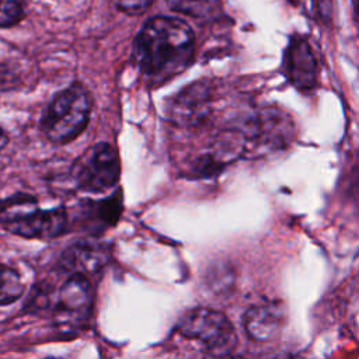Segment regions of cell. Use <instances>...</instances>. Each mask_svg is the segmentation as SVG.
Here are the masks:
<instances>
[{"label": "cell", "instance_id": "cell-10", "mask_svg": "<svg viewBox=\"0 0 359 359\" xmlns=\"http://www.w3.org/2000/svg\"><path fill=\"white\" fill-rule=\"evenodd\" d=\"M111 259L109 247L100 243L80 241L66 248L60 257V265L70 275H83L91 280L100 276Z\"/></svg>", "mask_w": 359, "mask_h": 359}, {"label": "cell", "instance_id": "cell-8", "mask_svg": "<svg viewBox=\"0 0 359 359\" xmlns=\"http://www.w3.org/2000/svg\"><path fill=\"white\" fill-rule=\"evenodd\" d=\"M213 87L209 81L198 80L180 90L168 102L167 118L182 128H198L212 114Z\"/></svg>", "mask_w": 359, "mask_h": 359}, {"label": "cell", "instance_id": "cell-12", "mask_svg": "<svg viewBox=\"0 0 359 359\" xmlns=\"http://www.w3.org/2000/svg\"><path fill=\"white\" fill-rule=\"evenodd\" d=\"M122 212V196L118 191L114 196H109L102 201H88L81 208V220L83 223L95 230V233L102 231L104 229L114 226L119 219Z\"/></svg>", "mask_w": 359, "mask_h": 359}, {"label": "cell", "instance_id": "cell-6", "mask_svg": "<svg viewBox=\"0 0 359 359\" xmlns=\"http://www.w3.org/2000/svg\"><path fill=\"white\" fill-rule=\"evenodd\" d=\"M121 175L119 156L115 147L101 142L88 149L76 163L73 178L80 191L104 194L112 189Z\"/></svg>", "mask_w": 359, "mask_h": 359}, {"label": "cell", "instance_id": "cell-7", "mask_svg": "<svg viewBox=\"0 0 359 359\" xmlns=\"http://www.w3.org/2000/svg\"><path fill=\"white\" fill-rule=\"evenodd\" d=\"M293 122L282 111L266 108L251 116L240 128L244 142L257 150H278L285 147L292 139Z\"/></svg>", "mask_w": 359, "mask_h": 359}, {"label": "cell", "instance_id": "cell-19", "mask_svg": "<svg viewBox=\"0 0 359 359\" xmlns=\"http://www.w3.org/2000/svg\"><path fill=\"white\" fill-rule=\"evenodd\" d=\"M46 359H57V358H46Z\"/></svg>", "mask_w": 359, "mask_h": 359}, {"label": "cell", "instance_id": "cell-5", "mask_svg": "<svg viewBox=\"0 0 359 359\" xmlns=\"http://www.w3.org/2000/svg\"><path fill=\"white\" fill-rule=\"evenodd\" d=\"M94 303L91 280L73 273L57 292L52 320L56 331L62 335L79 334L90 321Z\"/></svg>", "mask_w": 359, "mask_h": 359}, {"label": "cell", "instance_id": "cell-13", "mask_svg": "<svg viewBox=\"0 0 359 359\" xmlns=\"http://www.w3.org/2000/svg\"><path fill=\"white\" fill-rule=\"evenodd\" d=\"M168 7L180 14L209 20L220 13V0H167Z\"/></svg>", "mask_w": 359, "mask_h": 359}, {"label": "cell", "instance_id": "cell-3", "mask_svg": "<svg viewBox=\"0 0 359 359\" xmlns=\"http://www.w3.org/2000/svg\"><path fill=\"white\" fill-rule=\"evenodd\" d=\"M91 114V97L86 87L74 83L59 91L46 107L41 129L56 144L74 140L87 128Z\"/></svg>", "mask_w": 359, "mask_h": 359}, {"label": "cell", "instance_id": "cell-15", "mask_svg": "<svg viewBox=\"0 0 359 359\" xmlns=\"http://www.w3.org/2000/svg\"><path fill=\"white\" fill-rule=\"evenodd\" d=\"M25 14V0H0V28L17 25Z\"/></svg>", "mask_w": 359, "mask_h": 359}, {"label": "cell", "instance_id": "cell-18", "mask_svg": "<svg viewBox=\"0 0 359 359\" xmlns=\"http://www.w3.org/2000/svg\"><path fill=\"white\" fill-rule=\"evenodd\" d=\"M224 359H244V358H229V356H226Z\"/></svg>", "mask_w": 359, "mask_h": 359}, {"label": "cell", "instance_id": "cell-11", "mask_svg": "<svg viewBox=\"0 0 359 359\" xmlns=\"http://www.w3.org/2000/svg\"><path fill=\"white\" fill-rule=\"evenodd\" d=\"M285 318L286 310L280 302H265L247 309L243 316V325L252 341L265 342L279 334Z\"/></svg>", "mask_w": 359, "mask_h": 359}, {"label": "cell", "instance_id": "cell-16", "mask_svg": "<svg viewBox=\"0 0 359 359\" xmlns=\"http://www.w3.org/2000/svg\"><path fill=\"white\" fill-rule=\"evenodd\" d=\"M111 3L118 11L136 17L144 14L151 7L154 0H111Z\"/></svg>", "mask_w": 359, "mask_h": 359}, {"label": "cell", "instance_id": "cell-17", "mask_svg": "<svg viewBox=\"0 0 359 359\" xmlns=\"http://www.w3.org/2000/svg\"><path fill=\"white\" fill-rule=\"evenodd\" d=\"M7 142H8V136H7L6 130L3 128H0V150L7 144Z\"/></svg>", "mask_w": 359, "mask_h": 359}, {"label": "cell", "instance_id": "cell-1", "mask_svg": "<svg viewBox=\"0 0 359 359\" xmlns=\"http://www.w3.org/2000/svg\"><path fill=\"white\" fill-rule=\"evenodd\" d=\"M195 57V35L181 18H150L133 42L135 65L149 86H163L182 74Z\"/></svg>", "mask_w": 359, "mask_h": 359}, {"label": "cell", "instance_id": "cell-9", "mask_svg": "<svg viewBox=\"0 0 359 359\" xmlns=\"http://www.w3.org/2000/svg\"><path fill=\"white\" fill-rule=\"evenodd\" d=\"M283 72L289 83L300 91L311 90L317 83L318 63L304 36L294 35L283 55Z\"/></svg>", "mask_w": 359, "mask_h": 359}, {"label": "cell", "instance_id": "cell-2", "mask_svg": "<svg viewBox=\"0 0 359 359\" xmlns=\"http://www.w3.org/2000/svg\"><path fill=\"white\" fill-rule=\"evenodd\" d=\"M0 223L20 237L50 240L67 230L69 215L65 208L42 210L35 198L18 194L0 201Z\"/></svg>", "mask_w": 359, "mask_h": 359}, {"label": "cell", "instance_id": "cell-4", "mask_svg": "<svg viewBox=\"0 0 359 359\" xmlns=\"http://www.w3.org/2000/svg\"><path fill=\"white\" fill-rule=\"evenodd\" d=\"M177 331L185 338L199 341L216 356H230L237 345V332L229 317L210 307L187 310L177 321Z\"/></svg>", "mask_w": 359, "mask_h": 359}, {"label": "cell", "instance_id": "cell-14", "mask_svg": "<svg viewBox=\"0 0 359 359\" xmlns=\"http://www.w3.org/2000/svg\"><path fill=\"white\" fill-rule=\"evenodd\" d=\"M24 293V282L20 273L8 265L0 264V306L11 304Z\"/></svg>", "mask_w": 359, "mask_h": 359}]
</instances>
